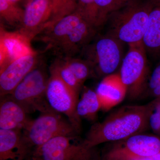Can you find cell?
<instances>
[{
  "mask_svg": "<svg viewBox=\"0 0 160 160\" xmlns=\"http://www.w3.org/2000/svg\"><path fill=\"white\" fill-rule=\"evenodd\" d=\"M36 52L15 60L0 70V97L11 94L26 75L38 66Z\"/></svg>",
  "mask_w": 160,
  "mask_h": 160,
  "instance_id": "13",
  "label": "cell"
},
{
  "mask_svg": "<svg viewBox=\"0 0 160 160\" xmlns=\"http://www.w3.org/2000/svg\"><path fill=\"white\" fill-rule=\"evenodd\" d=\"M0 34V70L15 60L34 52L31 41L18 31H6L1 26Z\"/></svg>",
  "mask_w": 160,
  "mask_h": 160,
  "instance_id": "14",
  "label": "cell"
},
{
  "mask_svg": "<svg viewBox=\"0 0 160 160\" xmlns=\"http://www.w3.org/2000/svg\"><path fill=\"white\" fill-rule=\"evenodd\" d=\"M101 160H118L114 159L109 158L102 157H101Z\"/></svg>",
  "mask_w": 160,
  "mask_h": 160,
  "instance_id": "27",
  "label": "cell"
},
{
  "mask_svg": "<svg viewBox=\"0 0 160 160\" xmlns=\"http://www.w3.org/2000/svg\"><path fill=\"white\" fill-rule=\"evenodd\" d=\"M153 108L149 118V127L155 134L160 137V97L152 100Z\"/></svg>",
  "mask_w": 160,
  "mask_h": 160,
  "instance_id": "23",
  "label": "cell"
},
{
  "mask_svg": "<svg viewBox=\"0 0 160 160\" xmlns=\"http://www.w3.org/2000/svg\"><path fill=\"white\" fill-rule=\"evenodd\" d=\"M77 7L75 11L88 22L98 29L97 12L94 0H78Z\"/></svg>",
  "mask_w": 160,
  "mask_h": 160,
  "instance_id": "22",
  "label": "cell"
},
{
  "mask_svg": "<svg viewBox=\"0 0 160 160\" xmlns=\"http://www.w3.org/2000/svg\"><path fill=\"white\" fill-rule=\"evenodd\" d=\"M150 95L152 98H155L160 97V84L154 88L150 92Z\"/></svg>",
  "mask_w": 160,
  "mask_h": 160,
  "instance_id": "25",
  "label": "cell"
},
{
  "mask_svg": "<svg viewBox=\"0 0 160 160\" xmlns=\"http://www.w3.org/2000/svg\"><path fill=\"white\" fill-rule=\"evenodd\" d=\"M1 18L9 26L20 27L22 21L24 11L16 6V4L6 0H0Z\"/></svg>",
  "mask_w": 160,
  "mask_h": 160,
  "instance_id": "21",
  "label": "cell"
},
{
  "mask_svg": "<svg viewBox=\"0 0 160 160\" xmlns=\"http://www.w3.org/2000/svg\"><path fill=\"white\" fill-rule=\"evenodd\" d=\"M52 15L50 0H32L24 10L18 31L31 42L49 26Z\"/></svg>",
  "mask_w": 160,
  "mask_h": 160,
  "instance_id": "11",
  "label": "cell"
},
{
  "mask_svg": "<svg viewBox=\"0 0 160 160\" xmlns=\"http://www.w3.org/2000/svg\"><path fill=\"white\" fill-rule=\"evenodd\" d=\"M22 130L0 129V160H19L28 157L22 143Z\"/></svg>",
  "mask_w": 160,
  "mask_h": 160,
  "instance_id": "18",
  "label": "cell"
},
{
  "mask_svg": "<svg viewBox=\"0 0 160 160\" xmlns=\"http://www.w3.org/2000/svg\"><path fill=\"white\" fill-rule=\"evenodd\" d=\"M78 140L66 136L53 138L35 149L32 157L34 160H101L98 146L90 147Z\"/></svg>",
  "mask_w": 160,
  "mask_h": 160,
  "instance_id": "6",
  "label": "cell"
},
{
  "mask_svg": "<svg viewBox=\"0 0 160 160\" xmlns=\"http://www.w3.org/2000/svg\"><path fill=\"white\" fill-rule=\"evenodd\" d=\"M98 28L85 18L68 26L48 46L57 57H73L91 42L98 35Z\"/></svg>",
  "mask_w": 160,
  "mask_h": 160,
  "instance_id": "8",
  "label": "cell"
},
{
  "mask_svg": "<svg viewBox=\"0 0 160 160\" xmlns=\"http://www.w3.org/2000/svg\"><path fill=\"white\" fill-rule=\"evenodd\" d=\"M11 95L0 97V129L24 130L32 119Z\"/></svg>",
  "mask_w": 160,
  "mask_h": 160,
  "instance_id": "15",
  "label": "cell"
},
{
  "mask_svg": "<svg viewBox=\"0 0 160 160\" xmlns=\"http://www.w3.org/2000/svg\"><path fill=\"white\" fill-rule=\"evenodd\" d=\"M19 160H34L32 158V156L28 157Z\"/></svg>",
  "mask_w": 160,
  "mask_h": 160,
  "instance_id": "28",
  "label": "cell"
},
{
  "mask_svg": "<svg viewBox=\"0 0 160 160\" xmlns=\"http://www.w3.org/2000/svg\"><path fill=\"white\" fill-rule=\"evenodd\" d=\"M49 73L46 90V100L49 106L53 111L66 116L81 132V119L76 112L79 95L73 91L56 73L50 71Z\"/></svg>",
  "mask_w": 160,
  "mask_h": 160,
  "instance_id": "9",
  "label": "cell"
},
{
  "mask_svg": "<svg viewBox=\"0 0 160 160\" xmlns=\"http://www.w3.org/2000/svg\"><path fill=\"white\" fill-rule=\"evenodd\" d=\"M110 149L104 151L137 157H152L160 152V137L152 135H135L116 142Z\"/></svg>",
  "mask_w": 160,
  "mask_h": 160,
  "instance_id": "12",
  "label": "cell"
},
{
  "mask_svg": "<svg viewBox=\"0 0 160 160\" xmlns=\"http://www.w3.org/2000/svg\"><path fill=\"white\" fill-rule=\"evenodd\" d=\"M97 35L81 53L93 67L97 78H103L115 73L121 66L123 59L122 42L107 33Z\"/></svg>",
  "mask_w": 160,
  "mask_h": 160,
  "instance_id": "5",
  "label": "cell"
},
{
  "mask_svg": "<svg viewBox=\"0 0 160 160\" xmlns=\"http://www.w3.org/2000/svg\"><path fill=\"white\" fill-rule=\"evenodd\" d=\"M142 42L147 54L160 59V0H154Z\"/></svg>",
  "mask_w": 160,
  "mask_h": 160,
  "instance_id": "17",
  "label": "cell"
},
{
  "mask_svg": "<svg viewBox=\"0 0 160 160\" xmlns=\"http://www.w3.org/2000/svg\"><path fill=\"white\" fill-rule=\"evenodd\" d=\"M160 84V59L157 66L150 74L148 83V93Z\"/></svg>",
  "mask_w": 160,
  "mask_h": 160,
  "instance_id": "24",
  "label": "cell"
},
{
  "mask_svg": "<svg viewBox=\"0 0 160 160\" xmlns=\"http://www.w3.org/2000/svg\"><path fill=\"white\" fill-rule=\"evenodd\" d=\"M153 101L143 105H126L112 111L102 121L93 123L83 142L90 147L116 142L143 133L149 127Z\"/></svg>",
  "mask_w": 160,
  "mask_h": 160,
  "instance_id": "1",
  "label": "cell"
},
{
  "mask_svg": "<svg viewBox=\"0 0 160 160\" xmlns=\"http://www.w3.org/2000/svg\"><path fill=\"white\" fill-rule=\"evenodd\" d=\"M76 93L79 95L87 80L97 78L93 67L84 59L57 57L49 68Z\"/></svg>",
  "mask_w": 160,
  "mask_h": 160,
  "instance_id": "10",
  "label": "cell"
},
{
  "mask_svg": "<svg viewBox=\"0 0 160 160\" xmlns=\"http://www.w3.org/2000/svg\"><path fill=\"white\" fill-rule=\"evenodd\" d=\"M101 110L102 105L96 92L84 86L77 106L76 112L78 117L93 124L97 122L98 112Z\"/></svg>",
  "mask_w": 160,
  "mask_h": 160,
  "instance_id": "19",
  "label": "cell"
},
{
  "mask_svg": "<svg viewBox=\"0 0 160 160\" xmlns=\"http://www.w3.org/2000/svg\"><path fill=\"white\" fill-rule=\"evenodd\" d=\"M101 105L102 110L107 111L122 102L127 96V88L119 72L102 78L95 90Z\"/></svg>",
  "mask_w": 160,
  "mask_h": 160,
  "instance_id": "16",
  "label": "cell"
},
{
  "mask_svg": "<svg viewBox=\"0 0 160 160\" xmlns=\"http://www.w3.org/2000/svg\"><path fill=\"white\" fill-rule=\"evenodd\" d=\"M80 132L67 118L54 111L41 113L22 130V143L29 155L49 140L58 136L78 138Z\"/></svg>",
  "mask_w": 160,
  "mask_h": 160,
  "instance_id": "3",
  "label": "cell"
},
{
  "mask_svg": "<svg viewBox=\"0 0 160 160\" xmlns=\"http://www.w3.org/2000/svg\"><path fill=\"white\" fill-rule=\"evenodd\" d=\"M119 72L129 99H139L148 93L150 76L147 53L142 42L129 44Z\"/></svg>",
  "mask_w": 160,
  "mask_h": 160,
  "instance_id": "4",
  "label": "cell"
},
{
  "mask_svg": "<svg viewBox=\"0 0 160 160\" xmlns=\"http://www.w3.org/2000/svg\"><path fill=\"white\" fill-rule=\"evenodd\" d=\"M152 158L153 160H160V152Z\"/></svg>",
  "mask_w": 160,
  "mask_h": 160,
  "instance_id": "26",
  "label": "cell"
},
{
  "mask_svg": "<svg viewBox=\"0 0 160 160\" xmlns=\"http://www.w3.org/2000/svg\"><path fill=\"white\" fill-rule=\"evenodd\" d=\"M99 28L105 25L110 13L125 6L130 0H94Z\"/></svg>",
  "mask_w": 160,
  "mask_h": 160,
  "instance_id": "20",
  "label": "cell"
},
{
  "mask_svg": "<svg viewBox=\"0 0 160 160\" xmlns=\"http://www.w3.org/2000/svg\"><path fill=\"white\" fill-rule=\"evenodd\" d=\"M49 77L45 69L38 66L19 83L10 95L29 114L36 111L43 113L53 111L46 98Z\"/></svg>",
  "mask_w": 160,
  "mask_h": 160,
  "instance_id": "7",
  "label": "cell"
},
{
  "mask_svg": "<svg viewBox=\"0 0 160 160\" xmlns=\"http://www.w3.org/2000/svg\"><path fill=\"white\" fill-rule=\"evenodd\" d=\"M154 1L130 0L112 12L106 21L108 25L107 34L128 45L142 42Z\"/></svg>",
  "mask_w": 160,
  "mask_h": 160,
  "instance_id": "2",
  "label": "cell"
},
{
  "mask_svg": "<svg viewBox=\"0 0 160 160\" xmlns=\"http://www.w3.org/2000/svg\"><path fill=\"white\" fill-rule=\"evenodd\" d=\"M6 1H8V2H9L15 3V4H16L17 2L19 0H6Z\"/></svg>",
  "mask_w": 160,
  "mask_h": 160,
  "instance_id": "29",
  "label": "cell"
}]
</instances>
